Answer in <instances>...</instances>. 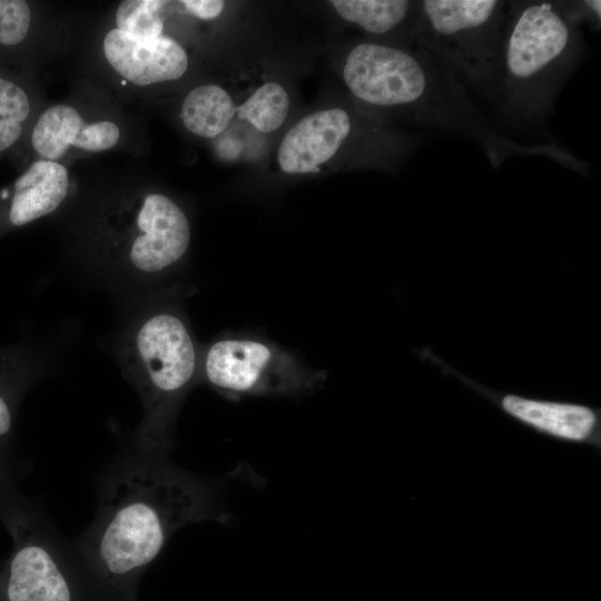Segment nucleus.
<instances>
[{
	"label": "nucleus",
	"mask_w": 601,
	"mask_h": 601,
	"mask_svg": "<svg viewBox=\"0 0 601 601\" xmlns=\"http://www.w3.org/2000/svg\"><path fill=\"white\" fill-rule=\"evenodd\" d=\"M584 52L562 1H508L493 97L500 114L513 125L545 121Z\"/></svg>",
	"instance_id": "nucleus-2"
},
{
	"label": "nucleus",
	"mask_w": 601,
	"mask_h": 601,
	"mask_svg": "<svg viewBox=\"0 0 601 601\" xmlns=\"http://www.w3.org/2000/svg\"><path fill=\"white\" fill-rule=\"evenodd\" d=\"M180 3L189 14L203 20L218 17L225 7L220 0H184Z\"/></svg>",
	"instance_id": "nucleus-21"
},
{
	"label": "nucleus",
	"mask_w": 601,
	"mask_h": 601,
	"mask_svg": "<svg viewBox=\"0 0 601 601\" xmlns=\"http://www.w3.org/2000/svg\"><path fill=\"white\" fill-rule=\"evenodd\" d=\"M0 520L12 551L0 566V601H98L72 543H68L0 464Z\"/></svg>",
	"instance_id": "nucleus-3"
},
{
	"label": "nucleus",
	"mask_w": 601,
	"mask_h": 601,
	"mask_svg": "<svg viewBox=\"0 0 601 601\" xmlns=\"http://www.w3.org/2000/svg\"><path fill=\"white\" fill-rule=\"evenodd\" d=\"M13 423V403L8 393L0 387V464L10 465L6 459V446Z\"/></svg>",
	"instance_id": "nucleus-20"
},
{
	"label": "nucleus",
	"mask_w": 601,
	"mask_h": 601,
	"mask_svg": "<svg viewBox=\"0 0 601 601\" xmlns=\"http://www.w3.org/2000/svg\"><path fill=\"white\" fill-rule=\"evenodd\" d=\"M102 46L114 70L138 86L176 80L188 68L185 49L162 35L141 38L115 28L106 33Z\"/></svg>",
	"instance_id": "nucleus-8"
},
{
	"label": "nucleus",
	"mask_w": 601,
	"mask_h": 601,
	"mask_svg": "<svg viewBox=\"0 0 601 601\" xmlns=\"http://www.w3.org/2000/svg\"><path fill=\"white\" fill-rule=\"evenodd\" d=\"M207 520H228L215 484L134 446L104 474L96 516L72 545L98 601H137L169 538Z\"/></svg>",
	"instance_id": "nucleus-1"
},
{
	"label": "nucleus",
	"mask_w": 601,
	"mask_h": 601,
	"mask_svg": "<svg viewBox=\"0 0 601 601\" xmlns=\"http://www.w3.org/2000/svg\"><path fill=\"white\" fill-rule=\"evenodd\" d=\"M190 244L186 214L169 197L148 194L134 219L126 247V259L138 273L155 275L178 263Z\"/></svg>",
	"instance_id": "nucleus-7"
},
{
	"label": "nucleus",
	"mask_w": 601,
	"mask_h": 601,
	"mask_svg": "<svg viewBox=\"0 0 601 601\" xmlns=\"http://www.w3.org/2000/svg\"><path fill=\"white\" fill-rule=\"evenodd\" d=\"M337 14L363 31L381 37L396 33L406 45L415 46L420 1L407 0H333Z\"/></svg>",
	"instance_id": "nucleus-12"
},
{
	"label": "nucleus",
	"mask_w": 601,
	"mask_h": 601,
	"mask_svg": "<svg viewBox=\"0 0 601 601\" xmlns=\"http://www.w3.org/2000/svg\"><path fill=\"white\" fill-rule=\"evenodd\" d=\"M508 1L423 0L415 46L469 89L494 97Z\"/></svg>",
	"instance_id": "nucleus-5"
},
{
	"label": "nucleus",
	"mask_w": 601,
	"mask_h": 601,
	"mask_svg": "<svg viewBox=\"0 0 601 601\" xmlns=\"http://www.w3.org/2000/svg\"><path fill=\"white\" fill-rule=\"evenodd\" d=\"M354 130V120L343 108L315 111L302 118L284 136L277 160L287 174L318 173Z\"/></svg>",
	"instance_id": "nucleus-9"
},
{
	"label": "nucleus",
	"mask_w": 601,
	"mask_h": 601,
	"mask_svg": "<svg viewBox=\"0 0 601 601\" xmlns=\"http://www.w3.org/2000/svg\"><path fill=\"white\" fill-rule=\"evenodd\" d=\"M503 406L519 420L568 440L578 441L588 437L595 424L593 412L578 405L508 396L503 400Z\"/></svg>",
	"instance_id": "nucleus-13"
},
{
	"label": "nucleus",
	"mask_w": 601,
	"mask_h": 601,
	"mask_svg": "<svg viewBox=\"0 0 601 601\" xmlns=\"http://www.w3.org/2000/svg\"><path fill=\"white\" fill-rule=\"evenodd\" d=\"M29 112L27 93L16 83L0 78V151L18 140Z\"/></svg>",
	"instance_id": "nucleus-17"
},
{
	"label": "nucleus",
	"mask_w": 601,
	"mask_h": 601,
	"mask_svg": "<svg viewBox=\"0 0 601 601\" xmlns=\"http://www.w3.org/2000/svg\"><path fill=\"white\" fill-rule=\"evenodd\" d=\"M167 1L125 0L116 12L117 29L141 38L160 37L164 29L161 10Z\"/></svg>",
	"instance_id": "nucleus-16"
},
{
	"label": "nucleus",
	"mask_w": 601,
	"mask_h": 601,
	"mask_svg": "<svg viewBox=\"0 0 601 601\" xmlns=\"http://www.w3.org/2000/svg\"><path fill=\"white\" fill-rule=\"evenodd\" d=\"M119 127L109 120L85 122L78 110L68 105H55L36 122L31 142L43 159L56 161L69 147L85 151H105L118 142Z\"/></svg>",
	"instance_id": "nucleus-10"
},
{
	"label": "nucleus",
	"mask_w": 601,
	"mask_h": 601,
	"mask_svg": "<svg viewBox=\"0 0 601 601\" xmlns=\"http://www.w3.org/2000/svg\"><path fill=\"white\" fill-rule=\"evenodd\" d=\"M562 4L569 18L579 27L582 22H588L593 28L600 26L601 2L599 0L562 1Z\"/></svg>",
	"instance_id": "nucleus-19"
},
{
	"label": "nucleus",
	"mask_w": 601,
	"mask_h": 601,
	"mask_svg": "<svg viewBox=\"0 0 601 601\" xmlns=\"http://www.w3.org/2000/svg\"><path fill=\"white\" fill-rule=\"evenodd\" d=\"M200 354L185 319L161 308L141 319L128 346V373L144 405L134 446L168 454L178 411L199 380Z\"/></svg>",
	"instance_id": "nucleus-4"
},
{
	"label": "nucleus",
	"mask_w": 601,
	"mask_h": 601,
	"mask_svg": "<svg viewBox=\"0 0 601 601\" xmlns=\"http://www.w3.org/2000/svg\"><path fill=\"white\" fill-rule=\"evenodd\" d=\"M287 91L276 82H266L239 107L236 114L247 120L262 132L278 129L285 121L289 110Z\"/></svg>",
	"instance_id": "nucleus-15"
},
{
	"label": "nucleus",
	"mask_w": 601,
	"mask_h": 601,
	"mask_svg": "<svg viewBox=\"0 0 601 601\" xmlns=\"http://www.w3.org/2000/svg\"><path fill=\"white\" fill-rule=\"evenodd\" d=\"M67 168L52 160L40 159L16 180L9 210L13 226H22L55 211L68 194Z\"/></svg>",
	"instance_id": "nucleus-11"
},
{
	"label": "nucleus",
	"mask_w": 601,
	"mask_h": 601,
	"mask_svg": "<svg viewBox=\"0 0 601 601\" xmlns=\"http://www.w3.org/2000/svg\"><path fill=\"white\" fill-rule=\"evenodd\" d=\"M199 380L227 397L238 398L311 391L324 376L276 344L254 337H223L200 355Z\"/></svg>",
	"instance_id": "nucleus-6"
},
{
	"label": "nucleus",
	"mask_w": 601,
	"mask_h": 601,
	"mask_svg": "<svg viewBox=\"0 0 601 601\" xmlns=\"http://www.w3.org/2000/svg\"><path fill=\"white\" fill-rule=\"evenodd\" d=\"M31 12L28 2L22 0H0V42L12 46L21 42L28 35Z\"/></svg>",
	"instance_id": "nucleus-18"
},
{
	"label": "nucleus",
	"mask_w": 601,
	"mask_h": 601,
	"mask_svg": "<svg viewBox=\"0 0 601 601\" xmlns=\"http://www.w3.org/2000/svg\"><path fill=\"white\" fill-rule=\"evenodd\" d=\"M237 107L229 93L217 85L194 88L184 99L181 120L194 135L214 138L221 134L236 115Z\"/></svg>",
	"instance_id": "nucleus-14"
}]
</instances>
